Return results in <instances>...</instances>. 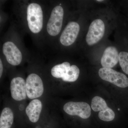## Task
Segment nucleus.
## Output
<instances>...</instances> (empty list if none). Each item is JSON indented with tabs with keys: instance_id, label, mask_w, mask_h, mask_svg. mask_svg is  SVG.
<instances>
[{
	"instance_id": "f257e3e1",
	"label": "nucleus",
	"mask_w": 128,
	"mask_h": 128,
	"mask_svg": "<svg viewBox=\"0 0 128 128\" xmlns=\"http://www.w3.org/2000/svg\"><path fill=\"white\" fill-rule=\"evenodd\" d=\"M49 4L47 2L22 0L16 2L14 13L16 26L30 34L35 41H43L44 32Z\"/></svg>"
},
{
	"instance_id": "f03ea898",
	"label": "nucleus",
	"mask_w": 128,
	"mask_h": 128,
	"mask_svg": "<svg viewBox=\"0 0 128 128\" xmlns=\"http://www.w3.org/2000/svg\"><path fill=\"white\" fill-rule=\"evenodd\" d=\"M18 30L16 25L11 27L2 40V56L14 66L20 64L25 57L29 56Z\"/></svg>"
},
{
	"instance_id": "7ed1b4c3",
	"label": "nucleus",
	"mask_w": 128,
	"mask_h": 128,
	"mask_svg": "<svg viewBox=\"0 0 128 128\" xmlns=\"http://www.w3.org/2000/svg\"><path fill=\"white\" fill-rule=\"evenodd\" d=\"M64 16V8L62 3L56 1L50 2L44 32L43 42L54 46L62 32Z\"/></svg>"
},
{
	"instance_id": "20e7f679",
	"label": "nucleus",
	"mask_w": 128,
	"mask_h": 128,
	"mask_svg": "<svg viewBox=\"0 0 128 128\" xmlns=\"http://www.w3.org/2000/svg\"><path fill=\"white\" fill-rule=\"evenodd\" d=\"M80 31L79 24L76 21L69 22L62 30L56 42L61 47H69L75 42Z\"/></svg>"
},
{
	"instance_id": "39448f33",
	"label": "nucleus",
	"mask_w": 128,
	"mask_h": 128,
	"mask_svg": "<svg viewBox=\"0 0 128 128\" xmlns=\"http://www.w3.org/2000/svg\"><path fill=\"white\" fill-rule=\"evenodd\" d=\"M27 96L30 99L38 98L44 93L43 82L40 76L36 73H30L26 80Z\"/></svg>"
},
{
	"instance_id": "423d86ee",
	"label": "nucleus",
	"mask_w": 128,
	"mask_h": 128,
	"mask_svg": "<svg viewBox=\"0 0 128 128\" xmlns=\"http://www.w3.org/2000/svg\"><path fill=\"white\" fill-rule=\"evenodd\" d=\"M98 75L102 80L108 82L121 88L128 86V78L123 73L110 68H101Z\"/></svg>"
},
{
	"instance_id": "0eeeda50",
	"label": "nucleus",
	"mask_w": 128,
	"mask_h": 128,
	"mask_svg": "<svg viewBox=\"0 0 128 128\" xmlns=\"http://www.w3.org/2000/svg\"><path fill=\"white\" fill-rule=\"evenodd\" d=\"M105 25L100 19H95L89 26L86 41L89 46H92L98 43L102 38L105 34Z\"/></svg>"
},
{
	"instance_id": "6e6552de",
	"label": "nucleus",
	"mask_w": 128,
	"mask_h": 128,
	"mask_svg": "<svg viewBox=\"0 0 128 128\" xmlns=\"http://www.w3.org/2000/svg\"><path fill=\"white\" fill-rule=\"evenodd\" d=\"M64 110L72 116H78L83 119H87L91 115L90 105L84 102H70L64 104Z\"/></svg>"
},
{
	"instance_id": "1a4fd4ad",
	"label": "nucleus",
	"mask_w": 128,
	"mask_h": 128,
	"mask_svg": "<svg viewBox=\"0 0 128 128\" xmlns=\"http://www.w3.org/2000/svg\"><path fill=\"white\" fill-rule=\"evenodd\" d=\"M10 90L12 98L16 101L24 100L26 97V81L20 76L14 77L10 84Z\"/></svg>"
},
{
	"instance_id": "9d476101",
	"label": "nucleus",
	"mask_w": 128,
	"mask_h": 128,
	"mask_svg": "<svg viewBox=\"0 0 128 128\" xmlns=\"http://www.w3.org/2000/svg\"><path fill=\"white\" fill-rule=\"evenodd\" d=\"M119 61V54L116 48L108 46L105 49L101 59V64L104 68H112Z\"/></svg>"
},
{
	"instance_id": "9b49d317",
	"label": "nucleus",
	"mask_w": 128,
	"mask_h": 128,
	"mask_svg": "<svg viewBox=\"0 0 128 128\" xmlns=\"http://www.w3.org/2000/svg\"><path fill=\"white\" fill-rule=\"evenodd\" d=\"M42 108V102L38 99H34L30 102L26 108V114L30 121L35 123L38 121Z\"/></svg>"
},
{
	"instance_id": "f8f14e48",
	"label": "nucleus",
	"mask_w": 128,
	"mask_h": 128,
	"mask_svg": "<svg viewBox=\"0 0 128 128\" xmlns=\"http://www.w3.org/2000/svg\"><path fill=\"white\" fill-rule=\"evenodd\" d=\"M14 121V114L11 108H5L0 117V128H10Z\"/></svg>"
},
{
	"instance_id": "ddd939ff",
	"label": "nucleus",
	"mask_w": 128,
	"mask_h": 128,
	"mask_svg": "<svg viewBox=\"0 0 128 128\" xmlns=\"http://www.w3.org/2000/svg\"><path fill=\"white\" fill-rule=\"evenodd\" d=\"M70 66V63L67 61L55 64L50 69V74L54 78L61 79Z\"/></svg>"
},
{
	"instance_id": "4468645a",
	"label": "nucleus",
	"mask_w": 128,
	"mask_h": 128,
	"mask_svg": "<svg viewBox=\"0 0 128 128\" xmlns=\"http://www.w3.org/2000/svg\"><path fill=\"white\" fill-rule=\"evenodd\" d=\"M80 74V70L78 66L75 64L72 65L61 79L66 82H74L78 80Z\"/></svg>"
},
{
	"instance_id": "2eb2a0df",
	"label": "nucleus",
	"mask_w": 128,
	"mask_h": 128,
	"mask_svg": "<svg viewBox=\"0 0 128 128\" xmlns=\"http://www.w3.org/2000/svg\"><path fill=\"white\" fill-rule=\"evenodd\" d=\"M108 107L105 100L98 96L92 98V101L91 108L95 112H100L105 110Z\"/></svg>"
},
{
	"instance_id": "dca6fc26",
	"label": "nucleus",
	"mask_w": 128,
	"mask_h": 128,
	"mask_svg": "<svg viewBox=\"0 0 128 128\" xmlns=\"http://www.w3.org/2000/svg\"><path fill=\"white\" fill-rule=\"evenodd\" d=\"M98 116L99 118L102 121H110L114 119L115 114L111 108L108 107L105 110L99 112Z\"/></svg>"
},
{
	"instance_id": "f3484780",
	"label": "nucleus",
	"mask_w": 128,
	"mask_h": 128,
	"mask_svg": "<svg viewBox=\"0 0 128 128\" xmlns=\"http://www.w3.org/2000/svg\"><path fill=\"white\" fill-rule=\"evenodd\" d=\"M119 62L123 71L128 75V52L122 51L119 53Z\"/></svg>"
},
{
	"instance_id": "a211bd4d",
	"label": "nucleus",
	"mask_w": 128,
	"mask_h": 128,
	"mask_svg": "<svg viewBox=\"0 0 128 128\" xmlns=\"http://www.w3.org/2000/svg\"><path fill=\"white\" fill-rule=\"evenodd\" d=\"M4 70V66H3V62L2 58L0 57V78H1Z\"/></svg>"
},
{
	"instance_id": "6ab92c4d",
	"label": "nucleus",
	"mask_w": 128,
	"mask_h": 128,
	"mask_svg": "<svg viewBox=\"0 0 128 128\" xmlns=\"http://www.w3.org/2000/svg\"><path fill=\"white\" fill-rule=\"evenodd\" d=\"M96 1H98V2H102V1H103V0H96Z\"/></svg>"
}]
</instances>
